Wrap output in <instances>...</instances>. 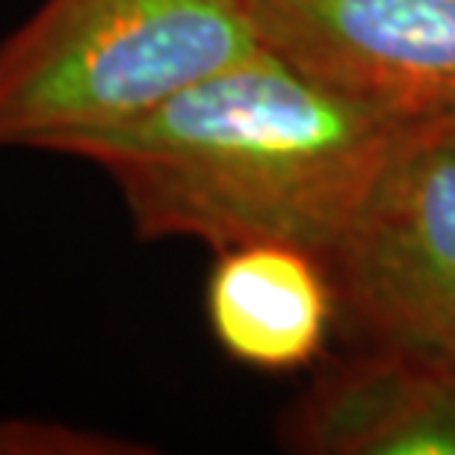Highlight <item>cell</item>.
<instances>
[{
  "instance_id": "1",
  "label": "cell",
  "mask_w": 455,
  "mask_h": 455,
  "mask_svg": "<svg viewBox=\"0 0 455 455\" xmlns=\"http://www.w3.org/2000/svg\"><path fill=\"white\" fill-rule=\"evenodd\" d=\"M417 124L334 95L260 48L53 154L101 169L145 243L193 240L213 254L287 243L325 260Z\"/></svg>"
},
{
  "instance_id": "2",
  "label": "cell",
  "mask_w": 455,
  "mask_h": 455,
  "mask_svg": "<svg viewBox=\"0 0 455 455\" xmlns=\"http://www.w3.org/2000/svg\"><path fill=\"white\" fill-rule=\"evenodd\" d=\"M258 51L245 0H42L0 42V148L53 154Z\"/></svg>"
},
{
  "instance_id": "3",
  "label": "cell",
  "mask_w": 455,
  "mask_h": 455,
  "mask_svg": "<svg viewBox=\"0 0 455 455\" xmlns=\"http://www.w3.org/2000/svg\"><path fill=\"white\" fill-rule=\"evenodd\" d=\"M338 320L363 346L455 355V145L426 122L325 254Z\"/></svg>"
},
{
  "instance_id": "4",
  "label": "cell",
  "mask_w": 455,
  "mask_h": 455,
  "mask_svg": "<svg viewBox=\"0 0 455 455\" xmlns=\"http://www.w3.org/2000/svg\"><path fill=\"white\" fill-rule=\"evenodd\" d=\"M260 48L408 122L455 110V0H245Z\"/></svg>"
},
{
  "instance_id": "5",
  "label": "cell",
  "mask_w": 455,
  "mask_h": 455,
  "mask_svg": "<svg viewBox=\"0 0 455 455\" xmlns=\"http://www.w3.org/2000/svg\"><path fill=\"white\" fill-rule=\"evenodd\" d=\"M281 441L307 455H455V376L432 355L363 346L305 390Z\"/></svg>"
},
{
  "instance_id": "6",
  "label": "cell",
  "mask_w": 455,
  "mask_h": 455,
  "mask_svg": "<svg viewBox=\"0 0 455 455\" xmlns=\"http://www.w3.org/2000/svg\"><path fill=\"white\" fill-rule=\"evenodd\" d=\"M204 314L228 358L267 376L311 367L338 323L323 258L287 243L216 251Z\"/></svg>"
},
{
  "instance_id": "7",
  "label": "cell",
  "mask_w": 455,
  "mask_h": 455,
  "mask_svg": "<svg viewBox=\"0 0 455 455\" xmlns=\"http://www.w3.org/2000/svg\"><path fill=\"white\" fill-rule=\"evenodd\" d=\"M426 127H429L432 133H438L441 140H447V142L455 145V110L452 113H443L438 118H429V122H426Z\"/></svg>"
},
{
  "instance_id": "8",
  "label": "cell",
  "mask_w": 455,
  "mask_h": 455,
  "mask_svg": "<svg viewBox=\"0 0 455 455\" xmlns=\"http://www.w3.org/2000/svg\"><path fill=\"white\" fill-rule=\"evenodd\" d=\"M443 363H447V370L452 372V376H455V355H452V358H441Z\"/></svg>"
}]
</instances>
